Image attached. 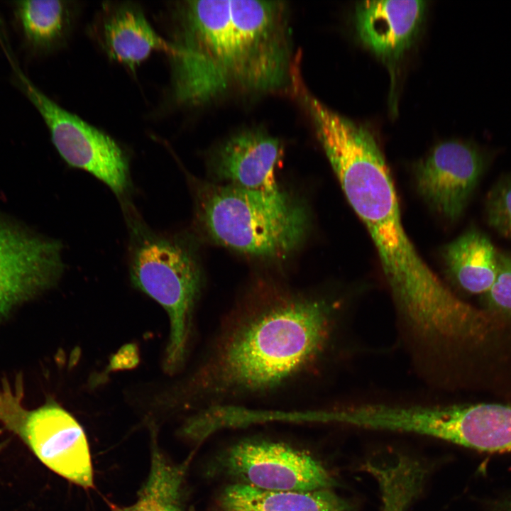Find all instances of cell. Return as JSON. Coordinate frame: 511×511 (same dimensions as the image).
I'll use <instances>...</instances> for the list:
<instances>
[{
	"mask_svg": "<svg viewBox=\"0 0 511 511\" xmlns=\"http://www.w3.org/2000/svg\"><path fill=\"white\" fill-rule=\"evenodd\" d=\"M98 39L107 55L135 69L154 51L171 52L169 41L153 28L143 11L131 3L103 6L97 25Z\"/></svg>",
	"mask_w": 511,
	"mask_h": 511,
	"instance_id": "cell-13",
	"label": "cell"
},
{
	"mask_svg": "<svg viewBox=\"0 0 511 511\" xmlns=\"http://www.w3.org/2000/svg\"><path fill=\"white\" fill-rule=\"evenodd\" d=\"M11 81L37 109L61 158L71 167L86 171L123 197L130 185L128 158L109 135L67 111L48 97L22 72L13 56L8 57Z\"/></svg>",
	"mask_w": 511,
	"mask_h": 511,
	"instance_id": "cell-6",
	"label": "cell"
},
{
	"mask_svg": "<svg viewBox=\"0 0 511 511\" xmlns=\"http://www.w3.org/2000/svg\"><path fill=\"white\" fill-rule=\"evenodd\" d=\"M172 11L169 56L177 102L196 106L233 92L291 89L298 61L285 2L185 1Z\"/></svg>",
	"mask_w": 511,
	"mask_h": 511,
	"instance_id": "cell-2",
	"label": "cell"
},
{
	"mask_svg": "<svg viewBox=\"0 0 511 511\" xmlns=\"http://www.w3.org/2000/svg\"><path fill=\"white\" fill-rule=\"evenodd\" d=\"M341 300L282 289L254 292L221 319L182 390L197 412L249 408L311 388L342 355Z\"/></svg>",
	"mask_w": 511,
	"mask_h": 511,
	"instance_id": "cell-1",
	"label": "cell"
},
{
	"mask_svg": "<svg viewBox=\"0 0 511 511\" xmlns=\"http://www.w3.org/2000/svg\"><path fill=\"white\" fill-rule=\"evenodd\" d=\"M198 215L216 243L267 258H285L296 250L309 224L306 206L280 189L265 192L225 184L203 187Z\"/></svg>",
	"mask_w": 511,
	"mask_h": 511,
	"instance_id": "cell-4",
	"label": "cell"
},
{
	"mask_svg": "<svg viewBox=\"0 0 511 511\" xmlns=\"http://www.w3.org/2000/svg\"><path fill=\"white\" fill-rule=\"evenodd\" d=\"M62 247L0 223V318L54 284L62 272Z\"/></svg>",
	"mask_w": 511,
	"mask_h": 511,
	"instance_id": "cell-10",
	"label": "cell"
},
{
	"mask_svg": "<svg viewBox=\"0 0 511 511\" xmlns=\"http://www.w3.org/2000/svg\"><path fill=\"white\" fill-rule=\"evenodd\" d=\"M184 468L166 460L158 450L152 454L148 479L136 502L114 511H182V485Z\"/></svg>",
	"mask_w": 511,
	"mask_h": 511,
	"instance_id": "cell-18",
	"label": "cell"
},
{
	"mask_svg": "<svg viewBox=\"0 0 511 511\" xmlns=\"http://www.w3.org/2000/svg\"><path fill=\"white\" fill-rule=\"evenodd\" d=\"M14 23L25 50L38 56L58 48L70 26L68 1L23 0L11 2Z\"/></svg>",
	"mask_w": 511,
	"mask_h": 511,
	"instance_id": "cell-17",
	"label": "cell"
},
{
	"mask_svg": "<svg viewBox=\"0 0 511 511\" xmlns=\"http://www.w3.org/2000/svg\"><path fill=\"white\" fill-rule=\"evenodd\" d=\"M282 155L278 138L261 129H248L233 134L216 148L211 168L222 184L273 192L280 189L275 171Z\"/></svg>",
	"mask_w": 511,
	"mask_h": 511,
	"instance_id": "cell-11",
	"label": "cell"
},
{
	"mask_svg": "<svg viewBox=\"0 0 511 511\" xmlns=\"http://www.w3.org/2000/svg\"><path fill=\"white\" fill-rule=\"evenodd\" d=\"M189 511H194L193 509H191Z\"/></svg>",
	"mask_w": 511,
	"mask_h": 511,
	"instance_id": "cell-23",
	"label": "cell"
},
{
	"mask_svg": "<svg viewBox=\"0 0 511 511\" xmlns=\"http://www.w3.org/2000/svg\"><path fill=\"white\" fill-rule=\"evenodd\" d=\"M511 507V506H510Z\"/></svg>",
	"mask_w": 511,
	"mask_h": 511,
	"instance_id": "cell-24",
	"label": "cell"
},
{
	"mask_svg": "<svg viewBox=\"0 0 511 511\" xmlns=\"http://www.w3.org/2000/svg\"><path fill=\"white\" fill-rule=\"evenodd\" d=\"M485 214L491 228L511 239V172L501 177L488 192Z\"/></svg>",
	"mask_w": 511,
	"mask_h": 511,
	"instance_id": "cell-19",
	"label": "cell"
},
{
	"mask_svg": "<svg viewBox=\"0 0 511 511\" xmlns=\"http://www.w3.org/2000/svg\"><path fill=\"white\" fill-rule=\"evenodd\" d=\"M488 153L459 141L441 143L415 165L417 189L426 202L449 220L464 211L488 164Z\"/></svg>",
	"mask_w": 511,
	"mask_h": 511,
	"instance_id": "cell-9",
	"label": "cell"
},
{
	"mask_svg": "<svg viewBox=\"0 0 511 511\" xmlns=\"http://www.w3.org/2000/svg\"><path fill=\"white\" fill-rule=\"evenodd\" d=\"M446 441L488 452L511 451V405H449Z\"/></svg>",
	"mask_w": 511,
	"mask_h": 511,
	"instance_id": "cell-14",
	"label": "cell"
},
{
	"mask_svg": "<svg viewBox=\"0 0 511 511\" xmlns=\"http://www.w3.org/2000/svg\"><path fill=\"white\" fill-rule=\"evenodd\" d=\"M13 432L52 471L83 488L92 486L86 436L79 424L62 407L51 402L32 411L21 407Z\"/></svg>",
	"mask_w": 511,
	"mask_h": 511,
	"instance_id": "cell-8",
	"label": "cell"
},
{
	"mask_svg": "<svg viewBox=\"0 0 511 511\" xmlns=\"http://www.w3.org/2000/svg\"><path fill=\"white\" fill-rule=\"evenodd\" d=\"M426 4L422 0L358 2L355 9L358 35L383 59L397 60L414 40L424 18Z\"/></svg>",
	"mask_w": 511,
	"mask_h": 511,
	"instance_id": "cell-12",
	"label": "cell"
},
{
	"mask_svg": "<svg viewBox=\"0 0 511 511\" xmlns=\"http://www.w3.org/2000/svg\"><path fill=\"white\" fill-rule=\"evenodd\" d=\"M129 273L133 285L166 312L169 339L163 368L172 375L186 363L194 331L196 309L202 288L200 268L180 238L132 226Z\"/></svg>",
	"mask_w": 511,
	"mask_h": 511,
	"instance_id": "cell-5",
	"label": "cell"
},
{
	"mask_svg": "<svg viewBox=\"0 0 511 511\" xmlns=\"http://www.w3.org/2000/svg\"><path fill=\"white\" fill-rule=\"evenodd\" d=\"M313 126L347 200L374 243L402 328L424 333L442 326L456 314L461 300L409 238L389 169L373 136L332 110L320 114Z\"/></svg>",
	"mask_w": 511,
	"mask_h": 511,
	"instance_id": "cell-3",
	"label": "cell"
},
{
	"mask_svg": "<svg viewBox=\"0 0 511 511\" xmlns=\"http://www.w3.org/2000/svg\"><path fill=\"white\" fill-rule=\"evenodd\" d=\"M351 505L331 489L274 491L233 483L216 500L215 511H351Z\"/></svg>",
	"mask_w": 511,
	"mask_h": 511,
	"instance_id": "cell-15",
	"label": "cell"
},
{
	"mask_svg": "<svg viewBox=\"0 0 511 511\" xmlns=\"http://www.w3.org/2000/svg\"><path fill=\"white\" fill-rule=\"evenodd\" d=\"M2 403V393L0 392V407Z\"/></svg>",
	"mask_w": 511,
	"mask_h": 511,
	"instance_id": "cell-22",
	"label": "cell"
},
{
	"mask_svg": "<svg viewBox=\"0 0 511 511\" xmlns=\"http://www.w3.org/2000/svg\"><path fill=\"white\" fill-rule=\"evenodd\" d=\"M489 314L511 318V256L498 253V268L490 288L484 294Z\"/></svg>",
	"mask_w": 511,
	"mask_h": 511,
	"instance_id": "cell-20",
	"label": "cell"
},
{
	"mask_svg": "<svg viewBox=\"0 0 511 511\" xmlns=\"http://www.w3.org/2000/svg\"><path fill=\"white\" fill-rule=\"evenodd\" d=\"M218 461L234 483L259 489L308 492L335 485L317 459L283 442L243 440L226 449Z\"/></svg>",
	"mask_w": 511,
	"mask_h": 511,
	"instance_id": "cell-7",
	"label": "cell"
},
{
	"mask_svg": "<svg viewBox=\"0 0 511 511\" xmlns=\"http://www.w3.org/2000/svg\"><path fill=\"white\" fill-rule=\"evenodd\" d=\"M442 256L449 277L463 290L485 294L492 286L498 268V252L483 232L466 231L444 247Z\"/></svg>",
	"mask_w": 511,
	"mask_h": 511,
	"instance_id": "cell-16",
	"label": "cell"
},
{
	"mask_svg": "<svg viewBox=\"0 0 511 511\" xmlns=\"http://www.w3.org/2000/svg\"><path fill=\"white\" fill-rule=\"evenodd\" d=\"M486 313L488 314V315L489 316V318H490V327H489V329H488V332H487L486 334L485 335V336H484L481 340H480L479 341H478V342H476V343L483 341L484 339H485L489 336V334H490V332H491V331H492V329H493V319H492V317L490 316V314H489L488 312H486ZM474 344H476V343H474ZM414 359L415 361H419V362H422V363L436 364L437 363L440 362V361L443 359V358H440V359H439V360H437V361L422 360V359L417 358H414Z\"/></svg>",
	"mask_w": 511,
	"mask_h": 511,
	"instance_id": "cell-21",
	"label": "cell"
}]
</instances>
